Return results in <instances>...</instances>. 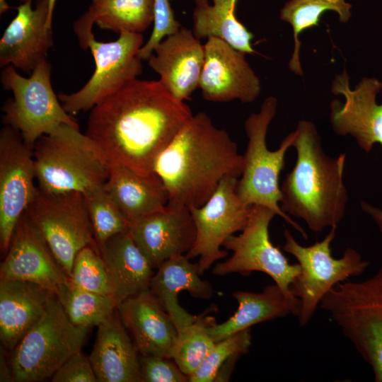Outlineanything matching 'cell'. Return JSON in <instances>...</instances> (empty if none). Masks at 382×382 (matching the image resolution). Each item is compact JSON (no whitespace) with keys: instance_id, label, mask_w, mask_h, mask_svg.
<instances>
[{"instance_id":"cell-5","label":"cell","mask_w":382,"mask_h":382,"mask_svg":"<svg viewBox=\"0 0 382 382\" xmlns=\"http://www.w3.org/2000/svg\"><path fill=\"white\" fill-rule=\"evenodd\" d=\"M382 382V265L367 279L336 284L320 302Z\"/></svg>"},{"instance_id":"cell-17","label":"cell","mask_w":382,"mask_h":382,"mask_svg":"<svg viewBox=\"0 0 382 382\" xmlns=\"http://www.w3.org/2000/svg\"><path fill=\"white\" fill-rule=\"evenodd\" d=\"M129 231L154 269L173 256L185 255L196 238L190 209L170 202L163 209L132 224Z\"/></svg>"},{"instance_id":"cell-1","label":"cell","mask_w":382,"mask_h":382,"mask_svg":"<svg viewBox=\"0 0 382 382\" xmlns=\"http://www.w3.org/2000/svg\"><path fill=\"white\" fill-rule=\"evenodd\" d=\"M193 114L158 81L136 79L91 110L86 134L111 166L154 172L156 161Z\"/></svg>"},{"instance_id":"cell-11","label":"cell","mask_w":382,"mask_h":382,"mask_svg":"<svg viewBox=\"0 0 382 382\" xmlns=\"http://www.w3.org/2000/svg\"><path fill=\"white\" fill-rule=\"evenodd\" d=\"M277 215L271 209L253 204L250 206L248 222L241 233L226 240L223 247L232 251L225 261L217 263L212 270L216 275L239 273L248 275L261 272L269 275L285 296L301 305L290 287L301 272L300 265L291 264L282 252L270 238L269 226Z\"/></svg>"},{"instance_id":"cell-33","label":"cell","mask_w":382,"mask_h":382,"mask_svg":"<svg viewBox=\"0 0 382 382\" xmlns=\"http://www.w3.org/2000/svg\"><path fill=\"white\" fill-rule=\"evenodd\" d=\"M104 185L83 194L98 249L110 238L130 228Z\"/></svg>"},{"instance_id":"cell-32","label":"cell","mask_w":382,"mask_h":382,"mask_svg":"<svg viewBox=\"0 0 382 382\" xmlns=\"http://www.w3.org/2000/svg\"><path fill=\"white\" fill-rule=\"evenodd\" d=\"M214 323L213 317L201 315L178 332L170 358L188 377L199 368L216 343L209 332Z\"/></svg>"},{"instance_id":"cell-9","label":"cell","mask_w":382,"mask_h":382,"mask_svg":"<svg viewBox=\"0 0 382 382\" xmlns=\"http://www.w3.org/2000/svg\"><path fill=\"white\" fill-rule=\"evenodd\" d=\"M336 228L332 227L321 241L309 246L298 243L284 228L283 250L292 255L301 267L299 274L290 287L292 295L301 302L298 316L301 326L309 323L322 299L336 284L361 275L369 266L360 253L351 248H346L340 258L332 256L330 245L335 237Z\"/></svg>"},{"instance_id":"cell-20","label":"cell","mask_w":382,"mask_h":382,"mask_svg":"<svg viewBox=\"0 0 382 382\" xmlns=\"http://www.w3.org/2000/svg\"><path fill=\"white\" fill-rule=\"evenodd\" d=\"M149 66L177 100H189L199 82L204 61V45L193 30L181 27L155 48Z\"/></svg>"},{"instance_id":"cell-28","label":"cell","mask_w":382,"mask_h":382,"mask_svg":"<svg viewBox=\"0 0 382 382\" xmlns=\"http://www.w3.org/2000/svg\"><path fill=\"white\" fill-rule=\"evenodd\" d=\"M238 307L226 321L214 323L209 332L217 342L252 325L291 313L298 317L301 305L290 301L276 284L265 287L260 293L238 291L233 293Z\"/></svg>"},{"instance_id":"cell-34","label":"cell","mask_w":382,"mask_h":382,"mask_svg":"<svg viewBox=\"0 0 382 382\" xmlns=\"http://www.w3.org/2000/svg\"><path fill=\"white\" fill-rule=\"evenodd\" d=\"M70 280L84 290L112 296L105 265L97 247L86 246L77 253Z\"/></svg>"},{"instance_id":"cell-13","label":"cell","mask_w":382,"mask_h":382,"mask_svg":"<svg viewBox=\"0 0 382 382\" xmlns=\"http://www.w3.org/2000/svg\"><path fill=\"white\" fill-rule=\"evenodd\" d=\"M238 180L234 177L224 178L202 206L190 209L196 238L185 255L189 259L199 257V274L228 255L226 250L221 248L224 243L235 233L241 231L248 222L251 205L245 204L238 197Z\"/></svg>"},{"instance_id":"cell-42","label":"cell","mask_w":382,"mask_h":382,"mask_svg":"<svg viewBox=\"0 0 382 382\" xmlns=\"http://www.w3.org/2000/svg\"><path fill=\"white\" fill-rule=\"evenodd\" d=\"M18 1H20L22 3H24L26 1L28 0H18ZM12 7L10 6L7 3H6V0H0V13L1 15V14H4L5 12H6L7 11H8L10 8H11Z\"/></svg>"},{"instance_id":"cell-37","label":"cell","mask_w":382,"mask_h":382,"mask_svg":"<svg viewBox=\"0 0 382 382\" xmlns=\"http://www.w3.org/2000/svg\"><path fill=\"white\" fill-rule=\"evenodd\" d=\"M139 364L141 382L188 381V376L171 358L141 355Z\"/></svg>"},{"instance_id":"cell-2","label":"cell","mask_w":382,"mask_h":382,"mask_svg":"<svg viewBox=\"0 0 382 382\" xmlns=\"http://www.w3.org/2000/svg\"><path fill=\"white\" fill-rule=\"evenodd\" d=\"M243 167V155L229 134L199 112L161 152L154 172L168 192V202L190 209L202 206L224 178H239Z\"/></svg>"},{"instance_id":"cell-22","label":"cell","mask_w":382,"mask_h":382,"mask_svg":"<svg viewBox=\"0 0 382 382\" xmlns=\"http://www.w3.org/2000/svg\"><path fill=\"white\" fill-rule=\"evenodd\" d=\"M55 294L33 282L0 279V338L5 350L13 352Z\"/></svg>"},{"instance_id":"cell-38","label":"cell","mask_w":382,"mask_h":382,"mask_svg":"<svg viewBox=\"0 0 382 382\" xmlns=\"http://www.w3.org/2000/svg\"><path fill=\"white\" fill-rule=\"evenodd\" d=\"M50 379L52 382L98 381L88 357L81 351L69 358Z\"/></svg>"},{"instance_id":"cell-19","label":"cell","mask_w":382,"mask_h":382,"mask_svg":"<svg viewBox=\"0 0 382 382\" xmlns=\"http://www.w3.org/2000/svg\"><path fill=\"white\" fill-rule=\"evenodd\" d=\"M0 279L33 282L56 293L70 281L46 242L23 213L0 267Z\"/></svg>"},{"instance_id":"cell-6","label":"cell","mask_w":382,"mask_h":382,"mask_svg":"<svg viewBox=\"0 0 382 382\" xmlns=\"http://www.w3.org/2000/svg\"><path fill=\"white\" fill-rule=\"evenodd\" d=\"M277 107V99L269 96L263 101L260 111L251 114L245 121L244 128L248 141L243 155L244 167L237 182L236 192L243 203L250 206L262 205L272 209L307 239L303 229L284 213L279 204L282 199L279 174L285 165L286 153L295 141L296 131L287 135L277 150L268 149L267 132Z\"/></svg>"},{"instance_id":"cell-43","label":"cell","mask_w":382,"mask_h":382,"mask_svg":"<svg viewBox=\"0 0 382 382\" xmlns=\"http://www.w3.org/2000/svg\"><path fill=\"white\" fill-rule=\"evenodd\" d=\"M196 6H205L209 4V0H194Z\"/></svg>"},{"instance_id":"cell-40","label":"cell","mask_w":382,"mask_h":382,"mask_svg":"<svg viewBox=\"0 0 382 382\" xmlns=\"http://www.w3.org/2000/svg\"><path fill=\"white\" fill-rule=\"evenodd\" d=\"M360 204L361 209L373 218L382 233V209L374 207L363 201L360 202Z\"/></svg>"},{"instance_id":"cell-23","label":"cell","mask_w":382,"mask_h":382,"mask_svg":"<svg viewBox=\"0 0 382 382\" xmlns=\"http://www.w3.org/2000/svg\"><path fill=\"white\" fill-rule=\"evenodd\" d=\"M88 358L99 382H141L139 352L117 310L98 326Z\"/></svg>"},{"instance_id":"cell-21","label":"cell","mask_w":382,"mask_h":382,"mask_svg":"<svg viewBox=\"0 0 382 382\" xmlns=\"http://www.w3.org/2000/svg\"><path fill=\"white\" fill-rule=\"evenodd\" d=\"M117 308L140 355L170 358L178 330L149 289L125 299Z\"/></svg>"},{"instance_id":"cell-4","label":"cell","mask_w":382,"mask_h":382,"mask_svg":"<svg viewBox=\"0 0 382 382\" xmlns=\"http://www.w3.org/2000/svg\"><path fill=\"white\" fill-rule=\"evenodd\" d=\"M33 158L37 187L48 192L85 194L103 185L111 168L100 146L67 124L37 140Z\"/></svg>"},{"instance_id":"cell-30","label":"cell","mask_w":382,"mask_h":382,"mask_svg":"<svg viewBox=\"0 0 382 382\" xmlns=\"http://www.w3.org/2000/svg\"><path fill=\"white\" fill-rule=\"evenodd\" d=\"M352 5L345 0H289L280 12V18L289 23L294 31V50L289 63L290 69L302 76L299 59L301 42L299 35L306 29L318 25L321 15L326 11H334L343 23L351 17Z\"/></svg>"},{"instance_id":"cell-25","label":"cell","mask_w":382,"mask_h":382,"mask_svg":"<svg viewBox=\"0 0 382 382\" xmlns=\"http://www.w3.org/2000/svg\"><path fill=\"white\" fill-rule=\"evenodd\" d=\"M105 262L112 296L117 306L149 289L154 268L134 241L129 231L110 238L99 249Z\"/></svg>"},{"instance_id":"cell-18","label":"cell","mask_w":382,"mask_h":382,"mask_svg":"<svg viewBox=\"0 0 382 382\" xmlns=\"http://www.w3.org/2000/svg\"><path fill=\"white\" fill-rule=\"evenodd\" d=\"M17 14L8 25L0 40V66L11 65L30 74L42 62L47 60L53 45L52 28L49 26V0H32L16 8Z\"/></svg>"},{"instance_id":"cell-3","label":"cell","mask_w":382,"mask_h":382,"mask_svg":"<svg viewBox=\"0 0 382 382\" xmlns=\"http://www.w3.org/2000/svg\"><path fill=\"white\" fill-rule=\"evenodd\" d=\"M296 131L293 146L296 161L280 186V207L286 214L303 219L312 231L321 233L326 227H337L345 214L346 154L328 156L311 122H299Z\"/></svg>"},{"instance_id":"cell-10","label":"cell","mask_w":382,"mask_h":382,"mask_svg":"<svg viewBox=\"0 0 382 382\" xmlns=\"http://www.w3.org/2000/svg\"><path fill=\"white\" fill-rule=\"evenodd\" d=\"M24 214L69 278L77 253L86 246L98 248L81 192H48L37 187Z\"/></svg>"},{"instance_id":"cell-39","label":"cell","mask_w":382,"mask_h":382,"mask_svg":"<svg viewBox=\"0 0 382 382\" xmlns=\"http://www.w3.org/2000/svg\"><path fill=\"white\" fill-rule=\"evenodd\" d=\"M4 350L1 345L0 352V381H13L11 369H9L6 363Z\"/></svg>"},{"instance_id":"cell-8","label":"cell","mask_w":382,"mask_h":382,"mask_svg":"<svg viewBox=\"0 0 382 382\" xmlns=\"http://www.w3.org/2000/svg\"><path fill=\"white\" fill-rule=\"evenodd\" d=\"M52 65L45 60L29 77L20 75L11 65L4 67L1 82L13 93L3 106L5 125L16 129L33 148L37 140L63 124L79 127L77 121L59 103L51 83Z\"/></svg>"},{"instance_id":"cell-16","label":"cell","mask_w":382,"mask_h":382,"mask_svg":"<svg viewBox=\"0 0 382 382\" xmlns=\"http://www.w3.org/2000/svg\"><path fill=\"white\" fill-rule=\"evenodd\" d=\"M199 82L202 97L212 102L239 100L248 103L260 93V81L245 59V52L225 40L210 37Z\"/></svg>"},{"instance_id":"cell-14","label":"cell","mask_w":382,"mask_h":382,"mask_svg":"<svg viewBox=\"0 0 382 382\" xmlns=\"http://www.w3.org/2000/svg\"><path fill=\"white\" fill-rule=\"evenodd\" d=\"M35 180L33 148L16 129L5 125L0 132V248L4 255L36 192Z\"/></svg>"},{"instance_id":"cell-7","label":"cell","mask_w":382,"mask_h":382,"mask_svg":"<svg viewBox=\"0 0 382 382\" xmlns=\"http://www.w3.org/2000/svg\"><path fill=\"white\" fill-rule=\"evenodd\" d=\"M88 332V328L71 323L55 294L40 320L12 352L13 381L51 378L69 358L81 351Z\"/></svg>"},{"instance_id":"cell-35","label":"cell","mask_w":382,"mask_h":382,"mask_svg":"<svg viewBox=\"0 0 382 382\" xmlns=\"http://www.w3.org/2000/svg\"><path fill=\"white\" fill-rule=\"evenodd\" d=\"M251 339L250 328L216 342L199 368L188 377V381H215L219 369L228 359L248 351Z\"/></svg>"},{"instance_id":"cell-26","label":"cell","mask_w":382,"mask_h":382,"mask_svg":"<svg viewBox=\"0 0 382 382\" xmlns=\"http://www.w3.org/2000/svg\"><path fill=\"white\" fill-rule=\"evenodd\" d=\"M104 187L130 225L163 209L168 192L155 173L144 175L123 166H111Z\"/></svg>"},{"instance_id":"cell-24","label":"cell","mask_w":382,"mask_h":382,"mask_svg":"<svg viewBox=\"0 0 382 382\" xmlns=\"http://www.w3.org/2000/svg\"><path fill=\"white\" fill-rule=\"evenodd\" d=\"M185 255H177L161 264L151 279L149 291L168 314L178 332L192 323L197 316L182 308L178 295L182 291L197 299H208L213 295L211 285L199 277L197 263Z\"/></svg>"},{"instance_id":"cell-27","label":"cell","mask_w":382,"mask_h":382,"mask_svg":"<svg viewBox=\"0 0 382 382\" xmlns=\"http://www.w3.org/2000/svg\"><path fill=\"white\" fill-rule=\"evenodd\" d=\"M154 21V0H91L88 11L74 23V31L85 50L93 35V24L121 33H142Z\"/></svg>"},{"instance_id":"cell-31","label":"cell","mask_w":382,"mask_h":382,"mask_svg":"<svg viewBox=\"0 0 382 382\" xmlns=\"http://www.w3.org/2000/svg\"><path fill=\"white\" fill-rule=\"evenodd\" d=\"M55 294L71 323L88 329L101 325L117 308L112 296L79 288L71 280L60 285Z\"/></svg>"},{"instance_id":"cell-29","label":"cell","mask_w":382,"mask_h":382,"mask_svg":"<svg viewBox=\"0 0 382 382\" xmlns=\"http://www.w3.org/2000/svg\"><path fill=\"white\" fill-rule=\"evenodd\" d=\"M205 6L193 11V32L199 39L219 37L246 54L255 51L251 45L253 35L236 15L238 0H209Z\"/></svg>"},{"instance_id":"cell-15","label":"cell","mask_w":382,"mask_h":382,"mask_svg":"<svg viewBox=\"0 0 382 382\" xmlns=\"http://www.w3.org/2000/svg\"><path fill=\"white\" fill-rule=\"evenodd\" d=\"M381 89V82L366 77L351 89L345 70L332 82V92L345 99L344 103L337 100L330 103L332 128L338 135L354 137L367 153L376 143L382 146V104L376 103V95Z\"/></svg>"},{"instance_id":"cell-41","label":"cell","mask_w":382,"mask_h":382,"mask_svg":"<svg viewBox=\"0 0 382 382\" xmlns=\"http://www.w3.org/2000/svg\"><path fill=\"white\" fill-rule=\"evenodd\" d=\"M57 0H49V19L48 24L50 28L52 25L53 13Z\"/></svg>"},{"instance_id":"cell-12","label":"cell","mask_w":382,"mask_h":382,"mask_svg":"<svg viewBox=\"0 0 382 382\" xmlns=\"http://www.w3.org/2000/svg\"><path fill=\"white\" fill-rule=\"evenodd\" d=\"M117 40L98 41L91 35L86 42L95 61V70L86 83L76 92L59 93L64 110L74 116L95 105L120 91L142 72L139 52L142 33H121Z\"/></svg>"},{"instance_id":"cell-36","label":"cell","mask_w":382,"mask_h":382,"mask_svg":"<svg viewBox=\"0 0 382 382\" xmlns=\"http://www.w3.org/2000/svg\"><path fill=\"white\" fill-rule=\"evenodd\" d=\"M171 1L154 0V27L152 33L139 52V55L142 60H147L163 40L175 33L182 27L180 22L175 17L170 5Z\"/></svg>"}]
</instances>
